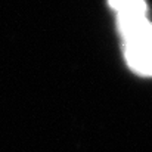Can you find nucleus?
Masks as SVG:
<instances>
[{"mask_svg": "<svg viewBox=\"0 0 152 152\" xmlns=\"http://www.w3.org/2000/svg\"><path fill=\"white\" fill-rule=\"evenodd\" d=\"M117 25L129 68L137 75L152 77V24L146 16L118 15Z\"/></svg>", "mask_w": 152, "mask_h": 152, "instance_id": "obj_1", "label": "nucleus"}, {"mask_svg": "<svg viewBox=\"0 0 152 152\" xmlns=\"http://www.w3.org/2000/svg\"><path fill=\"white\" fill-rule=\"evenodd\" d=\"M109 6L123 16H146L145 0H108Z\"/></svg>", "mask_w": 152, "mask_h": 152, "instance_id": "obj_2", "label": "nucleus"}]
</instances>
